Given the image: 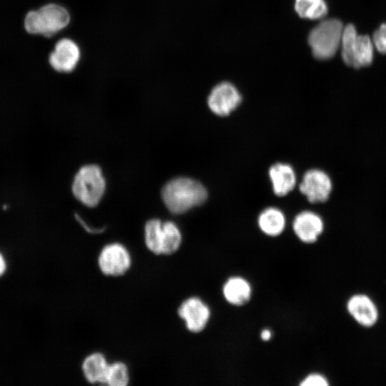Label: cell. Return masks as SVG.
<instances>
[{
    "instance_id": "6da1fadb",
    "label": "cell",
    "mask_w": 386,
    "mask_h": 386,
    "mask_svg": "<svg viewBox=\"0 0 386 386\" xmlns=\"http://www.w3.org/2000/svg\"><path fill=\"white\" fill-rule=\"evenodd\" d=\"M207 196L206 188L200 182L188 177L170 180L162 191L164 203L174 214H182L202 204Z\"/></svg>"
},
{
    "instance_id": "7a4b0ae2",
    "label": "cell",
    "mask_w": 386,
    "mask_h": 386,
    "mask_svg": "<svg viewBox=\"0 0 386 386\" xmlns=\"http://www.w3.org/2000/svg\"><path fill=\"white\" fill-rule=\"evenodd\" d=\"M70 20L65 8L55 4H48L37 10L26 13L24 27L28 34L51 36L65 28Z\"/></svg>"
},
{
    "instance_id": "3957f363",
    "label": "cell",
    "mask_w": 386,
    "mask_h": 386,
    "mask_svg": "<svg viewBox=\"0 0 386 386\" xmlns=\"http://www.w3.org/2000/svg\"><path fill=\"white\" fill-rule=\"evenodd\" d=\"M343 29L340 20L330 19L321 21L312 29L308 43L316 59L326 60L336 54L341 44Z\"/></svg>"
},
{
    "instance_id": "277c9868",
    "label": "cell",
    "mask_w": 386,
    "mask_h": 386,
    "mask_svg": "<svg viewBox=\"0 0 386 386\" xmlns=\"http://www.w3.org/2000/svg\"><path fill=\"white\" fill-rule=\"evenodd\" d=\"M340 46L342 59L347 66L359 69L372 64V40L367 35L357 34L353 24H349L344 27Z\"/></svg>"
},
{
    "instance_id": "5b68a950",
    "label": "cell",
    "mask_w": 386,
    "mask_h": 386,
    "mask_svg": "<svg viewBox=\"0 0 386 386\" xmlns=\"http://www.w3.org/2000/svg\"><path fill=\"white\" fill-rule=\"evenodd\" d=\"M105 180L99 167L85 165L74 177L72 192L74 197L84 205L96 206L105 191Z\"/></svg>"
},
{
    "instance_id": "8992f818",
    "label": "cell",
    "mask_w": 386,
    "mask_h": 386,
    "mask_svg": "<svg viewBox=\"0 0 386 386\" xmlns=\"http://www.w3.org/2000/svg\"><path fill=\"white\" fill-rule=\"evenodd\" d=\"M98 267L104 275L119 277L127 273L132 266V257L127 248L121 243L106 244L97 259Z\"/></svg>"
},
{
    "instance_id": "52a82bcc",
    "label": "cell",
    "mask_w": 386,
    "mask_h": 386,
    "mask_svg": "<svg viewBox=\"0 0 386 386\" xmlns=\"http://www.w3.org/2000/svg\"><path fill=\"white\" fill-rule=\"evenodd\" d=\"M179 317L192 333L202 332L207 327L211 318L209 305L200 297L192 296L185 299L177 310Z\"/></svg>"
},
{
    "instance_id": "ba28073f",
    "label": "cell",
    "mask_w": 386,
    "mask_h": 386,
    "mask_svg": "<svg viewBox=\"0 0 386 386\" xmlns=\"http://www.w3.org/2000/svg\"><path fill=\"white\" fill-rule=\"evenodd\" d=\"M332 187V179L325 171L312 169L305 173L300 191L310 203H324L330 199Z\"/></svg>"
},
{
    "instance_id": "9c48e42d",
    "label": "cell",
    "mask_w": 386,
    "mask_h": 386,
    "mask_svg": "<svg viewBox=\"0 0 386 386\" xmlns=\"http://www.w3.org/2000/svg\"><path fill=\"white\" fill-rule=\"evenodd\" d=\"M242 96L229 82H222L211 91L207 104L210 110L217 116H228L241 103Z\"/></svg>"
},
{
    "instance_id": "30bf717a",
    "label": "cell",
    "mask_w": 386,
    "mask_h": 386,
    "mask_svg": "<svg viewBox=\"0 0 386 386\" xmlns=\"http://www.w3.org/2000/svg\"><path fill=\"white\" fill-rule=\"evenodd\" d=\"M80 56L78 46L72 40L62 39L55 45L49 56L51 66L59 72H70L76 66Z\"/></svg>"
},
{
    "instance_id": "8fae6325",
    "label": "cell",
    "mask_w": 386,
    "mask_h": 386,
    "mask_svg": "<svg viewBox=\"0 0 386 386\" xmlns=\"http://www.w3.org/2000/svg\"><path fill=\"white\" fill-rule=\"evenodd\" d=\"M292 228L295 235L302 242H315L324 230L322 218L312 211H303L296 215Z\"/></svg>"
},
{
    "instance_id": "7c38bea8",
    "label": "cell",
    "mask_w": 386,
    "mask_h": 386,
    "mask_svg": "<svg viewBox=\"0 0 386 386\" xmlns=\"http://www.w3.org/2000/svg\"><path fill=\"white\" fill-rule=\"evenodd\" d=\"M347 308L351 316L361 325L371 327L378 318V311L372 300L365 295L350 297Z\"/></svg>"
},
{
    "instance_id": "4fadbf2b",
    "label": "cell",
    "mask_w": 386,
    "mask_h": 386,
    "mask_svg": "<svg viewBox=\"0 0 386 386\" xmlns=\"http://www.w3.org/2000/svg\"><path fill=\"white\" fill-rule=\"evenodd\" d=\"M224 300L229 305L241 307L251 300L252 288L249 282L240 276H232L224 283L222 289Z\"/></svg>"
},
{
    "instance_id": "5bb4252c",
    "label": "cell",
    "mask_w": 386,
    "mask_h": 386,
    "mask_svg": "<svg viewBox=\"0 0 386 386\" xmlns=\"http://www.w3.org/2000/svg\"><path fill=\"white\" fill-rule=\"evenodd\" d=\"M273 192L279 197L290 192L296 184V175L293 168L288 164L276 163L269 169Z\"/></svg>"
},
{
    "instance_id": "9a60e30c",
    "label": "cell",
    "mask_w": 386,
    "mask_h": 386,
    "mask_svg": "<svg viewBox=\"0 0 386 386\" xmlns=\"http://www.w3.org/2000/svg\"><path fill=\"white\" fill-rule=\"evenodd\" d=\"M109 363L99 352L88 355L81 363V370L85 380L91 384H104Z\"/></svg>"
},
{
    "instance_id": "2e32d148",
    "label": "cell",
    "mask_w": 386,
    "mask_h": 386,
    "mask_svg": "<svg viewBox=\"0 0 386 386\" xmlns=\"http://www.w3.org/2000/svg\"><path fill=\"white\" fill-rule=\"evenodd\" d=\"M257 223L264 234L269 237H277L284 231L286 219L281 210L269 207L259 214Z\"/></svg>"
},
{
    "instance_id": "e0dca14e",
    "label": "cell",
    "mask_w": 386,
    "mask_h": 386,
    "mask_svg": "<svg viewBox=\"0 0 386 386\" xmlns=\"http://www.w3.org/2000/svg\"><path fill=\"white\" fill-rule=\"evenodd\" d=\"M182 234L179 227L172 222H163L162 254L172 255L179 248L182 244Z\"/></svg>"
},
{
    "instance_id": "ac0fdd59",
    "label": "cell",
    "mask_w": 386,
    "mask_h": 386,
    "mask_svg": "<svg viewBox=\"0 0 386 386\" xmlns=\"http://www.w3.org/2000/svg\"><path fill=\"white\" fill-rule=\"evenodd\" d=\"M163 222L158 219L147 222L144 226V242L147 248L156 255L162 254Z\"/></svg>"
},
{
    "instance_id": "d6986e66",
    "label": "cell",
    "mask_w": 386,
    "mask_h": 386,
    "mask_svg": "<svg viewBox=\"0 0 386 386\" xmlns=\"http://www.w3.org/2000/svg\"><path fill=\"white\" fill-rule=\"evenodd\" d=\"M295 9L300 17L312 20L320 19L327 13L324 0H295Z\"/></svg>"
},
{
    "instance_id": "ffe728a7",
    "label": "cell",
    "mask_w": 386,
    "mask_h": 386,
    "mask_svg": "<svg viewBox=\"0 0 386 386\" xmlns=\"http://www.w3.org/2000/svg\"><path fill=\"white\" fill-rule=\"evenodd\" d=\"M130 381L128 366L123 362L109 363L105 385L109 386H126Z\"/></svg>"
},
{
    "instance_id": "44dd1931",
    "label": "cell",
    "mask_w": 386,
    "mask_h": 386,
    "mask_svg": "<svg viewBox=\"0 0 386 386\" xmlns=\"http://www.w3.org/2000/svg\"><path fill=\"white\" fill-rule=\"evenodd\" d=\"M372 40L380 53L386 54V23L381 24L374 32Z\"/></svg>"
},
{
    "instance_id": "7402d4cb",
    "label": "cell",
    "mask_w": 386,
    "mask_h": 386,
    "mask_svg": "<svg viewBox=\"0 0 386 386\" xmlns=\"http://www.w3.org/2000/svg\"><path fill=\"white\" fill-rule=\"evenodd\" d=\"M328 385L327 379L323 375L317 373L310 374L300 383L301 386H327Z\"/></svg>"
},
{
    "instance_id": "603a6c76",
    "label": "cell",
    "mask_w": 386,
    "mask_h": 386,
    "mask_svg": "<svg viewBox=\"0 0 386 386\" xmlns=\"http://www.w3.org/2000/svg\"><path fill=\"white\" fill-rule=\"evenodd\" d=\"M272 336V332L269 329H264L262 330L260 333V337L263 341H268Z\"/></svg>"
},
{
    "instance_id": "cb8c5ba5",
    "label": "cell",
    "mask_w": 386,
    "mask_h": 386,
    "mask_svg": "<svg viewBox=\"0 0 386 386\" xmlns=\"http://www.w3.org/2000/svg\"><path fill=\"white\" fill-rule=\"evenodd\" d=\"M5 269H6L5 261L2 255L0 254V276H1L4 274Z\"/></svg>"
}]
</instances>
